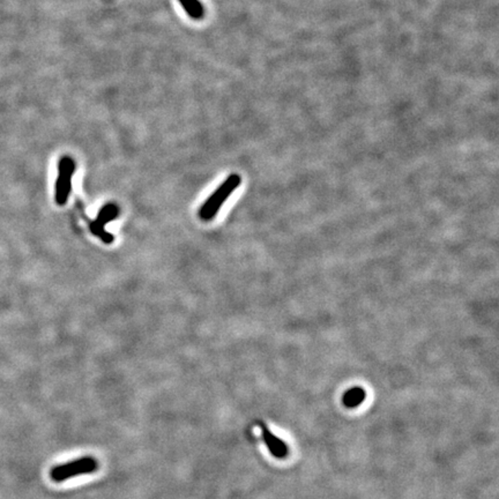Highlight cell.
<instances>
[{
  "instance_id": "cell-3",
  "label": "cell",
  "mask_w": 499,
  "mask_h": 499,
  "mask_svg": "<svg viewBox=\"0 0 499 499\" xmlns=\"http://www.w3.org/2000/svg\"><path fill=\"white\" fill-rule=\"evenodd\" d=\"M76 163L71 156H62L58 163V178L55 182V200L59 206L69 201L72 191L73 175L76 173Z\"/></svg>"
},
{
  "instance_id": "cell-4",
  "label": "cell",
  "mask_w": 499,
  "mask_h": 499,
  "mask_svg": "<svg viewBox=\"0 0 499 499\" xmlns=\"http://www.w3.org/2000/svg\"><path fill=\"white\" fill-rule=\"evenodd\" d=\"M119 216V208L117 204L109 202L100 208L97 214V218L94 221H89L90 231L93 235L96 236L102 242L105 244H111L114 242V235L107 231L105 225L109 222L114 221Z\"/></svg>"
},
{
  "instance_id": "cell-1",
  "label": "cell",
  "mask_w": 499,
  "mask_h": 499,
  "mask_svg": "<svg viewBox=\"0 0 499 499\" xmlns=\"http://www.w3.org/2000/svg\"><path fill=\"white\" fill-rule=\"evenodd\" d=\"M242 183V177L238 173H231L223 183L218 186V190L208 198L206 202L201 206L199 216L202 221H211L216 216L220 208L225 204V201L231 195L237 187Z\"/></svg>"
},
{
  "instance_id": "cell-6",
  "label": "cell",
  "mask_w": 499,
  "mask_h": 499,
  "mask_svg": "<svg viewBox=\"0 0 499 499\" xmlns=\"http://www.w3.org/2000/svg\"><path fill=\"white\" fill-rule=\"evenodd\" d=\"M365 396H367V394H365L363 388L360 387V386H355V387L349 388L343 394V405H346L347 408H356L357 405L363 403Z\"/></svg>"
},
{
  "instance_id": "cell-2",
  "label": "cell",
  "mask_w": 499,
  "mask_h": 499,
  "mask_svg": "<svg viewBox=\"0 0 499 499\" xmlns=\"http://www.w3.org/2000/svg\"><path fill=\"white\" fill-rule=\"evenodd\" d=\"M98 461L93 457H83L58 464L52 468L50 476L55 482L67 481L69 478H78L80 475L91 474L97 471Z\"/></svg>"
},
{
  "instance_id": "cell-5",
  "label": "cell",
  "mask_w": 499,
  "mask_h": 499,
  "mask_svg": "<svg viewBox=\"0 0 499 499\" xmlns=\"http://www.w3.org/2000/svg\"><path fill=\"white\" fill-rule=\"evenodd\" d=\"M260 429H261V435H263V439L266 444L267 448L270 450V454L277 459H284L287 457L289 448H288L287 444L284 443L283 440L275 436L272 431H270L268 426H265L263 423L259 422Z\"/></svg>"
},
{
  "instance_id": "cell-7",
  "label": "cell",
  "mask_w": 499,
  "mask_h": 499,
  "mask_svg": "<svg viewBox=\"0 0 499 499\" xmlns=\"http://www.w3.org/2000/svg\"><path fill=\"white\" fill-rule=\"evenodd\" d=\"M189 17L200 20L204 15V8L199 0H178Z\"/></svg>"
}]
</instances>
